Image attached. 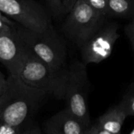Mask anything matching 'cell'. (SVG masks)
<instances>
[{"instance_id": "cell-2", "label": "cell", "mask_w": 134, "mask_h": 134, "mask_svg": "<svg viewBox=\"0 0 134 134\" xmlns=\"http://www.w3.org/2000/svg\"><path fill=\"white\" fill-rule=\"evenodd\" d=\"M15 28L27 48L38 58L57 74L68 75L69 65L67 64L66 45L52 24L42 31H32L19 24Z\"/></svg>"}, {"instance_id": "cell-6", "label": "cell", "mask_w": 134, "mask_h": 134, "mask_svg": "<svg viewBox=\"0 0 134 134\" xmlns=\"http://www.w3.org/2000/svg\"><path fill=\"white\" fill-rule=\"evenodd\" d=\"M0 10L19 25L35 31L52 24L48 11L35 0H0Z\"/></svg>"}, {"instance_id": "cell-1", "label": "cell", "mask_w": 134, "mask_h": 134, "mask_svg": "<svg viewBox=\"0 0 134 134\" xmlns=\"http://www.w3.org/2000/svg\"><path fill=\"white\" fill-rule=\"evenodd\" d=\"M47 96L42 90L26 84L17 75H9L0 97V120L15 126L26 124Z\"/></svg>"}, {"instance_id": "cell-17", "label": "cell", "mask_w": 134, "mask_h": 134, "mask_svg": "<svg viewBox=\"0 0 134 134\" xmlns=\"http://www.w3.org/2000/svg\"><path fill=\"white\" fill-rule=\"evenodd\" d=\"M6 86V78L3 75V73L0 71V97L5 91Z\"/></svg>"}, {"instance_id": "cell-8", "label": "cell", "mask_w": 134, "mask_h": 134, "mask_svg": "<svg viewBox=\"0 0 134 134\" xmlns=\"http://www.w3.org/2000/svg\"><path fill=\"white\" fill-rule=\"evenodd\" d=\"M27 51L15 27L0 32V63L10 75H18Z\"/></svg>"}, {"instance_id": "cell-5", "label": "cell", "mask_w": 134, "mask_h": 134, "mask_svg": "<svg viewBox=\"0 0 134 134\" xmlns=\"http://www.w3.org/2000/svg\"><path fill=\"white\" fill-rule=\"evenodd\" d=\"M89 79L86 64L75 60L68 66L64 100L66 107L86 127L91 125L87 105Z\"/></svg>"}, {"instance_id": "cell-12", "label": "cell", "mask_w": 134, "mask_h": 134, "mask_svg": "<svg viewBox=\"0 0 134 134\" xmlns=\"http://www.w3.org/2000/svg\"><path fill=\"white\" fill-rule=\"evenodd\" d=\"M49 12L55 18L66 16L74 6L76 0H45Z\"/></svg>"}, {"instance_id": "cell-10", "label": "cell", "mask_w": 134, "mask_h": 134, "mask_svg": "<svg viewBox=\"0 0 134 134\" xmlns=\"http://www.w3.org/2000/svg\"><path fill=\"white\" fill-rule=\"evenodd\" d=\"M128 117L121 103L109 108L86 130V134H119Z\"/></svg>"}, {"instance_id": "cell-19", "label": "cell", "mask_w": 134, "mask_h": 134, "mask_svg": "<svg viewBox=\"0 0 134 134\" xmlns=\"http://www.w3.org/2000/svg\"><path fill=\"white\" fill-rule=\"evenodd\" d=\"M0 122H1V120H0Z\"/></svg>"}, {"instance_id": "cell-15", "label": "cell", "mask_w": 134, "mask_h": 134, "mask_svg": "<svg viewBox=\"0 0 134 134\" xmlns=\"http://www.w3.org/2000/svg\"><path fill=\"white\" fill-rule=\"evenodd\" d=\"M16 23L0 10V32L14 28Z\"/></svg>"}, {"instance_id": "cell-3", "label": "cell", "mask_w": 134, "mask_h": 134, "mask_svg": "<svg viewBox=\"0 0 134 134\" xmlns=\"http://www.w3.org/2000/svg\"><path fill=\"white\" fill-rule=\"evenodd\" d=\"M17 75L28 86L57 100H64L68 75L57 74L28 48Z\"/></svg>"}, {"instance_id": "cell-18", "label": "cell", "mask_w": 134, "mask_h": 134, "mask_svg": "<svg viewBox=\"0 0 134 134\" xmlns=\"http://www.w3.org/2000/svg\"><path fill=\"white\" fill-rule=\"evenodd\" d=\"M130 134H134V128L133 129V130H131V131H130Z\"/></svg>"}, {"instance_id": "cell-13", "label": "cell", "mask_w": 134, "mask_h": 134, "mask_svg": "<svg viewBox=\"0 0 134 134\" xmlns=\"http://www.w3.org/2000/svg\"><path fill=\"white\" fill-rule=\"evenodd\" d=\"M120 103L128 116H134V81L129 86Z\"/></svg>"}, {"instance_id": "cell-9", "label": "cell", "mask_w": 134, "mask_h": 134, "mask_svg": "<svg viewBox=\"0 0 134 134\" xmlns=\"http://www.w3.org/2000/svg\"><path fill=\"white\" fill-rule=\"evenodd\" d=\"M43 130L46 134H86L87 127L64 108L45 122Z\"/></svg>"}, {"instance_id": "cell-14", "label": "cell", "mask_w": 134, "mask_h": 134, "mask_svg": "<svg viewBox=\"0 0 134 134\" xmlns=\"http://www.w3.org/2000/svg\"><path fill=\"white\" fill-rule=\"evenodd\" d=\"M84 1L86 3H88L96 11L108 17L106 0H84Z\"/></svg>"}, {"instance_id": "cell-16", "label": "cell", "mask_w": 134, "mask_h": 134, "mask_svg": "<svg viewBox=\"0 0 134 134\" xmlns=\"http://www.w3.org/2000/svg\"><path fill=\"white\" fill-rule=\"evenodd\" d=\"M125 31H126V33L131 42V45H132V48H133V50L134 53V18H133L132 21L126 25V28H125Z\"/></svg>"}, {"instance_id": "cell-11", "label": "cell", "mask_w": 134, "mask_h": 134, "mask_svg": "<svg viewBox=\"0 0 134 134\" xmlns=\"http://www.w3.org/2000/svg\"><path fill=\"white\" fill-rule=\"evenodd\" d=\"M108 17L134 18V0H106Z\"/></svg>"}, {"instance_id": "cell-4", "label": "cell", "mask_w": 134, "mask_h": 134, "mask_svg": "<svg viewBox=\"0 0 134 134\" xmlns=\"http://www.w3.org/2000/svg\"><path fill=\"white\" fill-rule=\"evenodd\" d=\"M108 19L84 0H76L74 6L66 16L61 31L79 48L107 23Z\"/></svg>"}, {"instance_id": "cell-7", "label": "cell", "mask_w": 134, "mask_h": 134, "mask_svg": "<svg viewBox=\"0 0 134 134\" xmlns=\"http://www.w3.org/2000/svg\"><path fill=\"white\" fill-rule=\"evenodd\" d=\"M119 27L116 23L104 24L80 47L82 61L86 65L99 64L108 59L120 37Z\"/></svg>"}]
</instances>
